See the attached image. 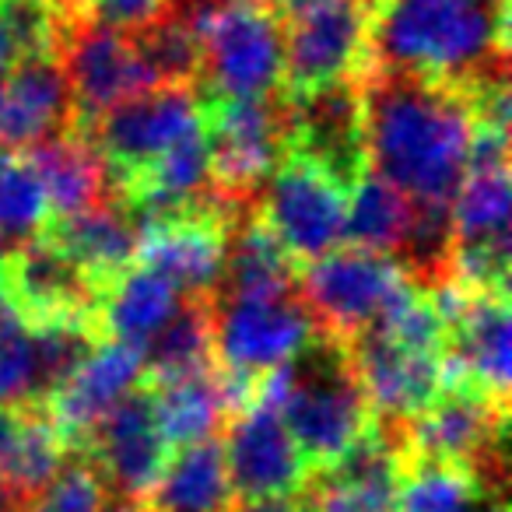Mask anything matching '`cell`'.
Listing matches in <instances>:
<instances>
[{
  "label": "cell",
  "instance_id": "cell-15",
  "mask_svg": "<svg viewBox=\"0 0 512 512\" xmlns=\"http://www.w3.org/2000/svg\"><path fill=\"white\" fill-rule=\"evenodd\" d=\"M81 456L99 470L116 498L141 502L155 488L172 456V446L158 425L155 400L141 383L99 421Z\"/></svg>",
  "mask_w": 512,
  "mask_h": 512
},
{
  "label": "cell",
  "instance_id": "cell-9",
  "mask_svg": "<svg viewBox=\"0 0 512 512\" xmlns=\"http://www.w3.org/2000/svg\"><path fill=\"white\" fill-rule=\"evenodd\" d=\"M411 274L393 256L358 246H337L299 271V295L316 330L351 341L379 320Z\"/></svg>",
  "mask_w": 512,
  "mask_h": 512
},
{
  "label": "cell",
  "instance_id": "cell-26",
  "mask_svg": "<svg viewBox=\"0 0 512 512\" xmlns=\"http://www.w3.org/2000/svg\"><path fill=\"white\" fill-rule=\"evenodd\" d=\"M211 365H218L214 362L211 306H207V299H183L172 320L144 344L141 383L155 386L165 383V379L211 369Z\"/></svg>",
  "mask_w": 512,
  "mask_h": 512
},
{
  "label": "cell",
  "instance_id": "cell-33",
  "mask_svg": "<svg viewBox=\"0 0 512 512\" xmlns=\"http://www.w3.org/2000/svg\"><path fill=\"white\" fill-rule=\"evenodd\" d=\"M264 4H267V8H271L278 18H285V15H292L295 8H302L306 0H264Z\"/></svg>",
  "mask_w": 512,
  "mask_h": 512
},
{
  "label": "cell",
  "instance_id": "cell-23",
  "mask_svg": "<svg viewBox=\"0 0 512 512\" xmlns=\"http://www.w3.org/2000/svg\"><path fill=\"white\" fill-rule=\"evenodd\" d=\"M67 446L43 407L32 411H0V484L18 505L32 502L60 467Z\"/></svg>",
  "mask_w": 512,
  "mask_h": 512
},
{
  "label": "cell",
  "instance_id": "cell-36",
  "mask_svg": "<svg viewBox=\"0 0 512 512\" xmlns=\"http://www.w3.org/2000/svg\"><path fill=\"white\" fill-rule=\"evenodd\" d=\"M358 4H365V8L372 11V8H376V4H379V0H358Z\"/></svg>",
  "mask_w": 512,
  "mask_h": 512
},
{
  "label": "cell",
  "instance_id": "cell-37",
  "mask_svg": "<svg viewBox=\"0 0 512 512\" xmlns=\"http://www.w3.org/2000/svg\"><path fill=\"white\" fill-rule=\"evenodd\" d=\"M4 253H8V249H4V239H0V267H4Z\"/></svg>",
  "mask_w": 512,
  "mask_h": 512
},
{
  "label": "cell",
  "instance_id": "cell-2",
  "mask_svg": "<svg viewBox=\"0 0 512 512\" xmlns=\"http://www.w3.org/2000/svg\"><path fill=\"white\" fill-rule=\"evenodd\" d=\"M509 0H379L365 67L467 88L509 71Z\"/></svg>",
  "mask_w": 512,
  "mask_h": 512
},
{
  "label": "cell",
  "instance_id": "cell-14",
  "mask_svg": "<svg viewBox=\"0 0 512 512\" xmlns=\"http://www.w3.org/2000/svg\"><path fill=\"white\" fill-rule=\"evenodd\" d=\"M281 102H285V155L306 158L330 172L344 190H355L358 179L369 172L358 81H341Z\"/></svg>",
  "mask_w": 512,
  "mask_h": 512
},
{
  "label": "cell",
  "instance_id": "cell-22",
  "mask_svg": "<svg viewBox=\"0 0 512 512\" xmlns=\"http://www.w3.org/2000/svg\"><path fill=\"white\" fill-rule=\"evenodd\" d=\"M134 505L137 512H232L235 491L218 435L176 449L155 488Z\"/></svg>",
  "mask_w": 512,
  "mask_h": 512
},
{
  "label": "cell",
  "instance_id": "cell-7",
  "mask_svg": "<svg viewBox=\"0 0 512 512\" xmlns=\"http://www.w3.org/2000/svg\"><path fill=\"white\" fill-rule=\"evenodd\" d=\"M204 141L211 186L235 204H256L285 158V102L204 95Z\"/></svg>",
  "mask_w": 512,
  "mask_h": 512
},
{
  "label": "cell",
  "instance_id": "cell-17",
  "mask_svg": "<svg viewBox=\"0 0 512 512\" xmlns=\"http://www.w3.org/2000/svg\"><path fill=\"white\" fill-rule=\"evenodd\" d=\"M348 344L351 365L379 421H407L442 390V355L418 351L365 327Z\"/></svg>",
  "mask_w": 512,
  "mask_h": 512
},
{
  "label": "cell",
  "instance_id": "cell-31",
  "mask_svg": "<svg viewBox=\"0 0 512 512\" xmlns=\"http://www.w3.org/2000/svg\"><path fill=\"white\" fill-rule=\"evenodd\" d=\"M165 8H169V0H95L88 18L120 32H141L144 25L155 22Z\"/></svg>",
  "mask_w": 512,
  "mask_h": 512
},
{
  "label": "cell",
  "instance_id": "cell-24",
  "mask_svg": "<svg viewBox=\"0 0 512 512\" xmlns=\"http://www.w3.org/2000/svg\"><path fill=\"white\" fill-rule=\"evenodd\" d=\"M414 228H418V207L390 183H383L376 172H365L355 183V190L348 193L344 235L351 246L393 256L404 267L414 242Z\"/></svg>",
  "mask_w": 512,
  "mask_h": 512
},
{
  "label": "cell",
  "instance_id": "cell-29",
  "mask_svg": "<svg viewBox=\"0 0 512 512\" xmlns=\"http://www.w3.org/2000/svg\"><path fill=\"white\" fill-rule=\"evenodd\" d=\"M57 32L50 0H0V85L22 60L57 50Z\"/></svg>",
  "mask_w": 512,
  "mask_h": 512
},
{
  "label": "cell",
  "instance_id": "cell-13",
  "mask_svg": "<svg viewBox=\"0 0 512 512\" xmlns=\"http://www.w3.org/2000/svg\"><path fill=\"white\" fill-rule=\"evenodd\" d=\"M0 302L29 327L60 320L102 323V292L46 235L22 239L11 253H4Z\"/></svg>",
  "mask_w": 512,
  "mask_h": 512
},
{
  "label": "cell",
  "instance_id": "cell-5",
  "mask_svg": "<svg viewBox=\"0 0 512 512\" xmlns=\"http://www.w3.org/2000/svg\"><path fill=\"white\" fill-rule=\"evenodd\" d=\"M393 425L407 460L467 467L481 477L484 488L502 495L509 404H498L470 386H442L425 411Z\"/></svg>",
  "mask_w": 512,
  "mask_h": 512
},
{
  "label": "cell",
  "instance_id": "cell-11",
  "mask_svg": "<svg viewBox=\"0 0 512 512\" xmlns=\"http://www.w3.org/2000/svg\"><path fill=\"white\" fill-rule=\"evenodd\" d=\"M57 57L67 74V85H71V127L88 130L113 106L158 88V78L151 74L148 60L141 57L134 36L92 22V18L60 25Z\"/></svg>",
  "mask_w": 512,
  "mask_h": 512
},
{
  "label": "cell",
  "instance_id": "cell-27",
  "mask_svg": "<svg viewBox=\"0 0 512 512\" xmlns=\"http://www.w3.org/2000/svg\"><path fill=\"white\" fill-rule=\"evenodd\" d=\"M488 498H498L467 467L432 460H407L397 491V512H477Z\"/></svg>",
  "mask_w": 512,
  "mask_h": 512
},
{
  "label": "cell",
  "instance_id": "cell-30",
  "mask_svg": "<svg viewBox=\"0 0 512 512\" xmlns=\"http://www.w3.org/2000/svg\"><path fill=\"white\" fill-rule=\"evenodd\" d=\"M106 498L109 488L99 470L85 456H74L32 502L22 505V512H102Z\"/></svg>",
  "mask_w": 512,
  "mask_h": 512
},
{
  "label": "cell",
  "instance_id": "cell-12",
  "mask_svg": "<svg viewBox=\"0 0 512 512\" xmlns=\"http://www.w3.org/2000/svg\"><path fill=\"white\" fill-rule=\"evenodd\" d=\"M348 193L351 190H344L320 165L299 155H285L260 190L256 211L302 271L323 253L341 246Z\"/></svg>",
  "mask_w": 512,
  "mask_h": 512
},
{
  "label": "cell",
  "instance_id": "cell-8",
  "mask_svg": "<svg viewBox=\"0 0 512 512\" xmlns=\"http://www.w3.org/2000/svg\"><path fill=\"white\" fill-rule=\"evenodd\" d=\"M200 120L204 95L197 85H158L99 116L88 127V137L106 165L109 193L127 190L158 155L197 130Z\"/></svg>",
  "mask_w": 512,
  "mask_h": 512
},
{
  "label": "cell",
  "instance_id": "cell-32",
  "mask_svg": "<svg viewBox=\"0 0 512 512\" xmlns=\"http://www.w3.org/2000/svg\"><path fill=\"white\" fill-rule=\"evenodd\" d=\"M232 512H316L313 488L288 491V495H264V498H235Z\"/></svg>",
  "mask_w": 512,
  "mask_h": 512
},
{
  "label": "cell",
  "instance_id": "cell-35",
  "mask_svg": "<svg viewBox=\"0 0 512 512\" xmlns=\"http://www.w3.org/2000/svg\"><path fill=\"white\" fill-rule=\"evenodd\" d=\"M0 512H22V505L8 495V488H4V484H0Z\"/></svg>",
  "mask_w": 512,
  "mask_h": 512
},
{
  "label": "cell",
  "instance_id": "cell-20",
  "mask_svg": "<svg viewBox=\"0 0 512 512\" xmlns=\"http://www.w3.org/2000/svg\"><path fill=\"white\" fill-rule=\"evenodd\" d=\"M39 235H46L99 288L102 299L113 288V281H120L137 264V228L113 197L85 211L50 218Z\"/></svg>",
  "mask_w": 512,
  "mask_h": 512
},
{
  "label": "cell",
  "instance_id": "cell-4",
  "mask_svg": "<svg viewBox=\"0 0 512 512\" xmlns=\"http://www.w3.org/2000/svg\"><path fill=\"white\" fill-rule=\"evenodd\" d=\"M200 95L271 99L281 92L285 36L264 0H200Z\"/></svg>",
  "mask_w": 512,
  "mask_h": 512
},
{
  "label": "cell",
  "instance_id": "cell-21",
  "mask_svg": "<svg viewBox=\"0 0 512 512\" xmlns=\"http://www.w3.org/2000/svg\"><path fill=\"white\" fill-rule=\"evenodd\" d=\"M22 155L29 158L32 172H36L39 186H43L50 218L85 211V207L109 197L106 165H102L88 130L67 127L60 134L46 137V141H39L36 148L22 151Z\"/></svg>",
  "mask_w": 512,
  "mask_h": 512
},
{
  "label": "cell",
  "instance_id": "cell-3",
  "mask_svg": "<svg viewBox=\"0 0 512 512\" xmlns=\"http://www.w3.org/2000/svg\"><path fill=\"white\" fill-rule=\"evenodd\" d=\"M256 393L278 407L313 477L334 467L376 425V411L355 376L348 344L320 330L292 362L267 372L256 383Z\"/></svg>",
  "mask_w": 512,
  "mask_h": 512
},
{
  "label": "cell",
  "instance_id": "cell-6",
  "mask_svg": "<svg viewBox=\"0 0 512 512\" xmlns=\"http://www.w3.org/2000/svg\"><path fill=\"white\" fill-rule=\"evenodd\" d=\"M214 362L225 376L256 386L316 337L299 288L288 295H211Z\"/></svg>",
  "mask_w": 512,
  "mask_h": 512
},
{
  "label": "cell",
  "instance_id": "cell-34",
  "mask_svg": "<svg viewBox=\"0 0 512 512\" xmlns=\"http://www.w3.org/2000/svg\"><path fill=\"white\" fill-rule=\"evenodd\" d=\"M102 512H137V505H134V502H127V498L109 495V498H106V505H102Z\"/></svg>",
  "mask_w": 512,
  "mask_h": 512
},
{
  "label": "cell",
  "instance_id": "cell-28",
  "mask_svg": "<svg viewBox=\"0 0 512 512\" xmlns=\"http://www.w3.org/2000/svg\"><path fill=\"white\" fill-rule=\"evenodd\" d=\"M50 221V204L22 151L0 148V239H32Z\"/></svg>",
  "mask_w": 512,
  "mask_h": 512
},
{
  "label": "cell",
  "instance_id": "cell-16",
  "mask_svg": "<svg viewBox=\"0 0 512 512\" xmlns=\"http://www.w3.org/2000/svg\"><path fill=\"white\" fill-rule=\"evenodd\" d=\"M221 449H225L228 481L239 498L288 495L313 481L292 432L264 393H253V400L228 421Z\"/></svg>",
  "mask_w": 512,
  "mask_h": 512
},
{
  "label": "cell",
  "instance_id": "cell-10",
  "mask_svg": "<svg viewBox=\"0 0 512 512\" xmlns=\"http://www.w3.org/2000/svg\"><path fill=\"white\" fill-rule=\"evenodd\" d=\"M365 29L369 8L358 0H306L281 18V99H299L341 81H355L365 71Z\"/></svg>",
  "mask_w": 512,
  "mask_h": 512
},
{
  "label": "cell",
  "instance_id": "cell-1",
  "mask_svg": "<svg viewBox=\"0 0 512 512\" xmlns=\"http://www.w3.org/2000/svg\"><path fill=\"white\" fill-rule=\"evenodd\" d=\"M369 172L404 193L414 207L449 211L467 176L474 116L463 88L418 74H358Z\"/></svg>",
  "mask_w": 512,
  "mask_h": 512
},
{
  "label": "cell",
  "instance_id": "cell-19",
  "mask_svg": "<svg viewBox=\"0 0 512 512\" xmlns=\"http://www.w3.org/2000/svg\"><path fill=\"white\" fill-rule=\"evenodd\" d=\"M74 123L71 85L57 50L22 60L0 85V148L29 151Z\"/></svg>",
  "mask_w": 512,
  "mask_h": 512
},
{
  "label": "cell",
  "instance_id": "cell-18",
  "mask_svg": "<svg viewBox=\"0 0 512 512\" xmlns=\"http://www.w3.org/2000/svg\"><path fill=\"white\" fill-rule=\"evenodd\" d=\"M141 383V351L120 341H102L71 379L46 400L53 428L64 439L67 453L81 456L99 428V421Z\"/></svg>",
  "mask_w": 512,
  "mask_h": 512
},
{
  "label": "cell",
  "instance_id": "cell-25",
  "mask_svg": "<svg viewBox=\"0 0 512 512\" xmlns=\"http://www.w3.org/2000/svg\"><path fill=\"white\" fill-rule=\"evenodd\" d=\"M179 295L169 281H162L155 271L134 264L102 299V330L113 341L127 348L144 351V344L172 320L179 309Z\"/></svg>",
  "mask_w": 512,
  "mask_h": 512
}]
</instances>
